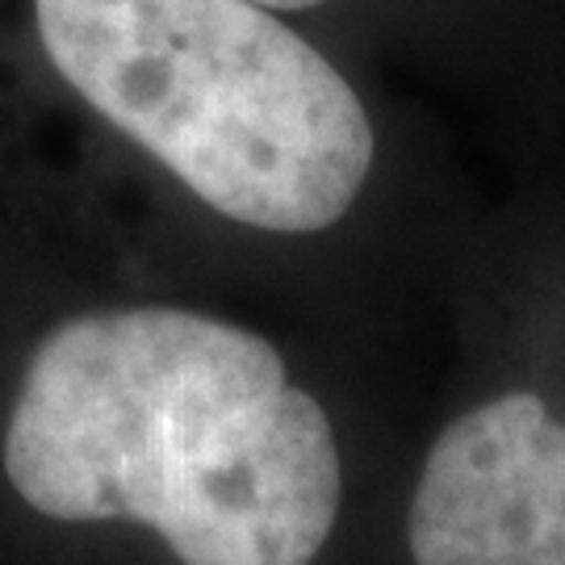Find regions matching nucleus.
Wrapping results in <instances>:
<instances>
[{"label":"nucleus","instance_id":"20e7f679","mask_svg":"<svg viewBox=\"0 0 565 565\" xmlns=\"http://www.w3.org/2000/svg\"><path fill=\"white\" fill-rule=\"evenodd\" d=\"M256 4H268L277 13H306V9H319V4H331V0H256Z\"/></svg>","mask_w":565,"mask_h":565},{"label":"nucleus","instance_id":"f257e3e1","mask_svg":"<svg viewBox=\"0 0 565 565\" xmlns=\"http://www.w3.org/2000/svg\"><path fill=\"white\" fill-rule=\"evenodd\" d=\"M4 473L42 515L135 520L184 565H310L340 511L319 398L264 335L177 306L55 327L13 403Z\"/></svg>","mask_w":565,"mask_h":565},{"label":"nucleus","instance_id":"f03ea898","mask_svg":"<svg viewBox=\"0 0 565 565\" xmlns=\"http://www.w3.org/2000/svg\"><path fill=\"white\" fill-rule=\"evenodd\" d=\"M60 81L223 218L319 235L377 163L361 88L256 0H34Z\"/></svg>","mask_w":565,"mask_h":565},{"label":"nucleus","instance_id":"7ed1b4c3","mask_svg":"<svg viewBox=\"0 0 565 565\" xmlns=\"http://www.w3.org/2000/svg\"><path fill=\"white\" fill-rule=\"evenodd\" d=\"M415 565H565V424L511 390L431 445L411 503Z\"/></svg>","mask_w":565,"mask_h":565}]
</instances>
